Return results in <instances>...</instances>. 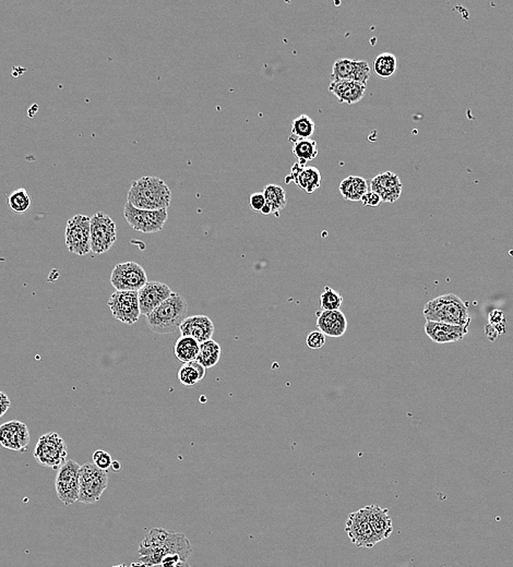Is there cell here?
<instances>
[{
    "label": "cell",
    "instance_id": "obj_1",
    "mask_svg": "<svg viewBox=\"0 0 513 567\" xmlns=\"http://www.w3.org/2000/svg\"><path fill=\"white\" fill-rule=\"evenodd\" d=\"M138 553L139 562L133 563L131 567L160 566L163 558L172 554H177L181 561L187 562L193 553V546L184 533L154 528L142 540Z\"/></svg>",
    "mask_w": 513,
    "mask_h": 567
},
{
    "label": "cell",
    "instance_id": "obj_2",
    "mask_svg": "<svg viewBox=\"0 0 513 567\" xmlns=\"http://www.w3.org/2000/svg\"><path fill=\"white\" fill-rule=\"evenodd\" d=\"M172 193L164 180L154 176H146L131 183L127 202L140 210H168Z\"/></svg>",
    "mask_w": 513,
    "mask_h": 567
},
{
    "label": "cell",
    "instance_id": "obj_3",
    "mask_svg": "<svg viewBox=\"0 0 513 567\" xmlns=\"http://www.w3.org/2000/svg\"><path fill=\"white\" fill-rule=\"evenodd\" d=\"M188 304L181 294L173 292L172 296L146 315V325L156 334H173L179 331L181 323L187 317Z\"/></svg>",
    "mask_w": 513,
    "mask_h": 567
},
{
    "label": "cell",
    "instance_id": "obj_4",
    "mask_svg": "<svg viewBox=\"0 0 513 567\" xmlns=\"http://www.w3.org/2000/svg\"><path fill=\"white\" fill-rule=\"evenodd\" d=\"M424 317L430 322L451 325H469V304L454 294L442 295L428 301L424 307Z\"/></svg>",
    "mask_w": 513,
    "mask_h": 567
},
{
    "label": "cell",
    "instance_id": "obj_5",
    "mask_svg": "<svg viewBox=\"0 0 513 567\" xmlns=\"http://www.w3.org/2000/svg\"><path fill=\"white\" fill-rule=\"evenodd\" d=\"M108 486V475L94 464H84L80 469L79 502L94 504L102 498Z\"/></svg>",
    "mask_w": 513,
    "mask_h": 567
},
{
    "label": "cell",
    "instance_id": "obj_6",
    "mask_svg": "<svg viewBox=\"0 0 513 567\" xmlns=\"http://www.w3.org/2000/svg\"><path fill=\"white\" fill-rule=\"evenodd\" d=\"M33 455L40 465L59 469L67 461V444L57 433H46L39 439Z\"/></svg>",
    "mask_w": 513,
    "mask_h": 567
},
{
    "label": "cell",
    "instance_id": "obj_7",
    "mask_svg": "<svg viewBox=\"0 0 513 567\" xmlns=\"http://www.w3.org/2000/svg\"><path fill=\"white\" fill-rule=\"evenodd\" d=\"M123 215L128 224L136 232L143 234H154L161 232L168 220V210H140L131 205L129 202L123 206Z\"/></svg>",
    "mask_w": 513,
    "mask_h": 567
},
{
    "label": "cell",
    "instance_id": "obj_8",
    "mask_svg": "<svg viewBox=\"0 0 513 567\" xmlns=\"http://www.w3.org/2000/svg\"><path fill=\"white\" fill-rule=\"evenodd\" d=\"M117 240V227L114 220L103 212L91 218V251L103 255L112 248Z\"/></svg>",
    "mask_w": 513,
    "mask_h": 567
},
{
    "label": "cell",
    "instance_id": "obj_9",
    "mask_svg": "<svg viewBox=\"0 0 513 567\" xmlns=\"http://www.w3.org/2000/svg\"><path fill=\"white\" fill-rule=\"evenodd\" d=\"M80 469L81 466L77 461L68 459L57 472L55 482L57 496L66 506L75 504L79 500Z\"/></svg>",
    "mask_w": 513,
    "mask_h": 567
},
{
    "label": "cell",
    "instance_id": "obj_10",
    "mask_svg": "<svg viewBox=\"0 0 513 567\" xmlns=\"http://www.w3.org/2000/svg\"><path fill=\"white\" fill-rule=\"evenodd\" d=\"M148 282L146 271L137 262L117 264L111 275V284L118 292H139Z\"/></svg>",
    "mask_w": 513,
    "mask_h": 567
},
{
    "label": "cell",
    "instance_id": "obj_11",
    "mask_svg": "<svg viewBox=\"0 0 513 567\" xmlns=\"http://www.w3.org/2000/svg\"><path fill=\"white\" fill-rule=\"evenodd\" d=\"M66 245L69 252L77 255H86L91 251V218L86 215L73 216L66 227Z\"/></svg>",
    "mask_w": 513,
    "mask_h": 567
},
{
    "label": "cell",
    "instance_id": "obj_12",
    "mask_svg": "<svg viewBox=\"0 0 513 567\" xmlns=\"http://www.w3.org/2000/svg\"><path fill=\"white\" fill-rule=\"evenodd\" d=\"M345 531L351 539L352 543L355 544L358 548L372 549L378 542H380L372 531L364 507L357 512L350 514L349 519L346 521Z\"/></svg>",
    "mask_w": 513,
    "mask_h": 567
},
{
    "label": "cell",
    "instance_id": "obj_13",
    "mask_svg": "<svg viewBox=\"0 0 513 567\" xmlns=\"http://www.w3.org/2000/svg\"><path fill=\"white\" fill-rule=\"evenodd\" d=\"M108 307L113 317L127 325L138 322L140 315L139 298L138 292H116L112 294L108 300Z\"/></svg>",
    "mask_w": 513,
    "mask_h": 567
},
{
    "label": "cell",
    "instance_id": "obj_14",
    "mask_svg": "<svg viewBox=\"0 0 513 567\" xmlns=\"http://www.w3.org/2000/svg\"><path fill=\"white\" fill-rule=\"evenodd\" d=\"M370 65L366 61L341 58L335 61L331 73V82L353 81L367 86L370 78Z\"/></svg>",
    "mask_w": 513,
    "mask_h": 567
},
{
    "label": "cell",
    "instance_id": "obj_15",
    "mask_svg": "<svg viewBox=\"0 0 513 567\" xmlns=\"http://www.w3.org/2000/svg\"><path fill=\"white\" fill-rule=\"evenodd\" d=\"M30 440L28 426L24 422L11 420L0 426V444L5 449L24 453Z\"/></svg>",
    "mask_w": 513,
    "mask_h": 567
},
{
    "label": "cell",
    "instance_id": "obj_16",
    "mask_svg": "<svg viewBox=\"0 0 513 567\" xmlns=\"http://www.w3.org/2000/svg\"><path fill=\"white\" fill-rule=\"evenodd\" d=\"M173 292L170 286L161 282H148L146 285L138 292L139 298L140 313L148 315L168 300L172 296Z\"/></svg>",
    "mask_w": 513,
    "mask_h": 567
},
{
    "label": "cell",
    "instance_id": "obj_17",
    "mask_svg": "<svg viewBox=\"0 0 513 567\" xmlns=\"http://www.w3.org/2000/svg\"><path fill=\"white\" fill-rule=\"evenodd\" d=\"M215 327L212 320L207 315H197L187 317L179 327L183 337H191L197 340L198 343H205L212 339Z\"/></svg>",
    "mask_w": 513,
    "mask_h": 567
},
{
    "label": "cell",
    "instance_id": "obj_18",
    "mask_svg": "<svg viewBox=\"0 0 513 567\" xmlns=\"http://www.w3.org/2000/svg\"><path fill=\"white\" fill-rule=\"evenodd\" d=\"M321 180L322 177L318 168L311 166L303 167L298 163H295L290 168V175L285 178L288 185L294 183L308 195H313L315 191L318 190Z\"/></svg>",
    "mask_w": 513,
    "mask_h": 567
},
{
    "label": "cell",
    "instance_id": "obj_19",
    "mask_svg": "<svg viewBox=\"0 0 513 567\" xmlns=\"http://www.w3.org/2000/svg\"><path fill=\"white\" fill-rule=\"evenodd\" d=\"M469 325H451L447 323H425V333L430 339L437 344L455 343L463 339L469 331Z\"/></svg>",
    "mask_w": 513,
    "mask_h": 567
},
{
    "label": "cell",
    "instance_id": "obj_20",
    "mask_svg": "<svg viewBox=\"0 0 513 567\" xmlns=\"http://www.w3.org/2000/svg\"><path fill=\"white\" fill-rule=\"evenodd\" d=\"M402 185L399 176L395 173L386 172L379 174L370 181V190L378 193L382 202L395 203L401 197Z\"/></svg>",
    "mask_w": 513,
    "mask_h": 567
},
{
    "label": "cell",
    "instance_id": "obj_21",
    "mask_svg": "<svg viewBox=\"0 0 513 567\" xmlns=\"http://www.w3.org/2000/svg\"><path fill=\"white\" fill-rule=\"evenodd\" d=\"M317 327L327 337H342L347 330V320L341 310L317 312Z\"/></svg>",
    "mask_w": 513,
    "mask_h": 567
},
{
    "label": "cell",
    "instance_id": "obj_22",
    "mask_svg": "<svg viewBox=\"0 0 513 567\" xmlns=\"http://www.w3.org/2000/svg\"><path fill=\"white\" fill-rule=\"evenodd\" d=\"M372 531L379 541L388 539L393 533V523L388 509H382L378 505H368L364 507Z\"/></svg>",
    "mask_w": 513,
    "mask_h": 567
},
{
    "label": "cell",
    "instance_id": "obj_23",
    "mask_svg": "<svg viewBox=\"0 0 513 567\" xmlns=\"http://www.w3.org/2000/svg\"><path fill=\"white\" fill-rule=\"evenodd\" d=\"M367 86L353 81H335L329 84V92L337 98L341 104L353 105L364 98Z\"/></svg>",
    "mask_w": 513,
    "mask_h": 567
},
{
    "label": "cell",
    "instance_id": "obj_24",
    "mask_svg": "<svg viewBox=\"0 0 513 567\" xmlns=\"http://www.w3.org/2000/svg\"><path fill=\"white\" fill-rule=\"evenodd\" d=\"M340 193L347 201L357 202L368 191L367 181L360 176H349L340 183Z\"/></svg>",
    "mask_w": 513,
    "mask_h": 567
},
{
    "label": "cell",
    "instance_id": "obj_25",
    "mask_svg": "<svg viewBox=\"0 0 513 567\" xmlns=\"http://www.w3.org/2000/svg\"><path fill=\"white\" fill-rule=\"evenodd\" d=\"M293 143V154L298 160V164L306 167L307 163L318 156L317 142L311 139L290 140Z\"/></svg>",
    "mask_w": 513,
    "mask_h": 567
},
{
    "label": "cell",
    "instance_id": "obj_26",
    "mask_svg": "<svg viewBox=\"0 0 513 567\" xmlns=\"http://www.w3.org/2000/svg\"><path fill=\"white\" fill-rule=\"evenodd\" d=\"M221 354L222 348L220 344L216 343L215 340L210 339L200 344L199 354L195 360L203 364L205 369L213 368L220 362Z\"/></svg>",
    "mask_w": 513,
    "mask_h": 567
},
{
    "label": "cell",
    "instance_id": "obj_27",
    "mask_svg": "<svg viewBox=\"0 0 513 567\" xmlns=\"http://www.w3.org/2000/svg\"><path fill=\"white\" fill-rule=\"evenodd\" d=\"M200 344L197 340L191 337H181L177 339L175 344L174 352L179 362H195L199 354Z\"/></svg>",
    "mask_w": 513,
    "mask_h": 567
},
{
    "label": "cell",
    "instance_id": "obj_28",
    "mask_svg": "<svg viewBox=\"0 0 513 567\" xmlns=\"http://www.w3.org/2000/svg\"><path fill=\"white\" fill-rule=\"evenodd\" d=\"M177 377L181 384L185 387H193L205 377V368L197 360L187 362L179 369Z\"/></svg>",
    "mask_w": 513,
    "mask_h": 567
},
{
    "label": "cell",
    "instance_id": "obj_29",
    "mask_svg": "<svg viewBox=\"0 0 513 567\" xmlns=\"http://www.w3.org/2000/svg\"><path fill=\"white\" fill-rule=\"evenodd\" d=\"M263 195L265 198V203L271 209L272 214L279 215V212L283 210L288 204L285 190L281 185H273V183L265 185Z\"/></svg>",
    "mask_w": 513,
    "mask_h": 567
},
{
    "label": "cell",
    "instance_id": "obj_30",
    "mask_svg": "<svg viewBox=\"0 0 513 567\" xmlns=\"http://www.w3.org/2000/svg\"><path fill=\"white\" fill-rule=\"evenodd\" d=\"M397 56L391 53H382L377 56L374 61V72L380 79H390L397 71Z\"/></svg>",
    "mask_w": 513,
    "mask_h": 567
},
{
    "label": "cell",
    "instance_id": "obj_31",
    "mask_svg": "<svg viewBox=\"0 0 513 567\" xmlns=\"http://www.w3.org/2000/svg\"><path fill=\"white\" fill-rule=\"evenodd\" d=\"M316 130V123L308 115L303 113L292 121V135L288 140L310 139Z\"/></svg>",
    "mask_w": 513,
    "mask_h": 567
},
{
    "label": "cell",
    "instance_id": "obj_32",
    "mask_svg": "<svg viewBox=\"0 0 513 567\" xmlns=\"http://www.w3.org/2000/svg\"><path fill=\"white\" fill-rule=\"evenodd\" d=\"M8 206L14 213H26L31 206V198L24 188L12 191L8 195Z\"/></svg>",
    "mask_w": 513,
    "mask_h": 567
},
{
    "label": "cell",
    "instance_id": "obj_33",
    "mask_svg": "<svg viewBox=\"0 0 513 567\" xmlns=\"http://www.w3.org/2000/svg\"><path fill=\"white\" fill-rule=\"evenodd\" d=\"M343 304V297L329 286H325V292L320 296V306L325 311L340 310Z\"/></svg>",
    "mask_w": 513,
    "mask_h": 567
},
{
    "label": "cell",
    "instance_id": "obj_34",
    "mask_svg": "<svg viewBox=\"0 0 513 567\" xmlns=\"http://www.w3.org/2000/svg\"><path fill=\"white\" fill-rule=\"evenodd\" d=\"M93 464L100 469L107 471L109 468L112 467L113 459L111 456V454L102 451V449H98V451H94Z\"/></svg>",
    "mask_w": 513,
    "mask_h": 567
},
{
    "label": "cell",
    "instance_id": "obj_35",
    "mask_svg": "<svg viewBox=\"0 0 513 567\" xmlns=\"http://www.w3.org/2000/svg\"><path fill=\"white\" fill-rule=\"evenodd\" d=\"M325 340H327V336L318 330V331L311 332L310 334H308L306 344L309 349H321L325 346Z\"/></svg>",
    "mask_w": 513,
    "mask_h": 567
},
{
    "label": "cell",
    "instance_id": "obj_36",
    "mask_svg": "<svg viewBox=\"0 0 513 567\" xmlns=\"http://www.w3.org/2000/svg\"><path fill=\"white\" fill-rule=\"evenodd\" d=\"M360 201L365 206H372V208H376V206L382 203L380 195L372 190H368L367 193H365Z\"/></svg>",
    "mask_w": 513,
    "mask_h": 567
},
{
    "label": "cell",
    "instance_id": "obj_37",
    "mask_svg": "<svg viewBox=\"0 0 513 567\" xmlns=\"http://www.w3.org/2000/svg\"><path fill=\"white\" fill-rule=\"evenodd\" d=\"M249 204H250L251 209L255 212H261V210L265 208V198L263 193H253L249 198Z\"/></svg>",
    "mask_w": 513,
    "mask_h": 567
},
{
    "label": "cell",
    "instance_id": "obj_38",
    "mask_svg": "<svg viewBox=\"0 0 513 567\" xmlns=\"http://www.w3.org/2000/svg\"><path fill=\"white\" fill-rule=\"evenodd\" d=\"M10 407H11V402H10L9 396L4 392H0V418L3 417Z\"/></svg>",
    "mask_w": 513,
    "mask_h": 567
},
{
    "label": "cell",
    "instance_id": "obj_39",
    "mask_svg": "<svg viewBox=\"0 0 513 567\" xmlns=\"http://www.w3.org/2000/svg\"><path fill=\"white\" fill-rule=\"evenodd\" d=\"M181 562V556H177V554H172V556H168L163 558L160 567H177V565Z\"/></svg>",
    "mask_w": 513,
    "mask_h": 567
},
{
    "label": "cell",
    "instance_id": "obj_40",
    "mask_svg": "<svg viewBox=\"0 0 513 567\" xmlns=\"http://www.w3.org/2000/svg\"><path fill=\"white\" fill-rule=\"evenodd\" d=\"M112 468L115 472H119L121 471V468H123V466H121V464L119 463L118 461H113Z\"/></svg>",
    "mask_w": 513,
    "mask_h": 567
},
{
    "label": "cell",
    "instance_id": "obj_41",
    "mask_svg": "<svg viewBox=\"0 0 513 567\" xmlns=\"http://www.w3.org/2000/svg\"><path fill=\"white\" fill-rule=\"evenodd\" d=\"M261 213H263V215H269V214H272L271 209H270L267 204H265V208L261 210Z\"/></svg>",
    "mask_w": 513,
    "mask_h": 567
},
{
    "label": "cell",
    "instance_id": "obj_42",
    "mask_svg": "<svg viewBox=\"0 0 513 567\" xmlns=\"http://www.w3.org/2000/svg\"><path fill=\"white\" fill-rule=\"evenodd\" d=\"M177 567H193V566H191V565L189 564L188 562H184V561H181V562L179 563L178 565H177Z\"/></svg>",
    "mask_w": 513,
    "mask_h": 567
},
{
    "label": "cell",
    "instance_id": "obj_43",
    "mask_svg": "<svg viewBox=\"0 0 513 567\" xmlns=\"http://www.w3.org/2000/svg\"><path fill=\"white\" fill-rule=\"evenodd\" d=\"M113 567H129V566H127V565L126 564H119V565H115V566Z\"/></svg>",
    "mask_w": 513,
    "mask_h": 567
},
{
    "label": "cell",
    "instance_id": "obj_44",
    "mask_svg": "<svg viewBox=\"0 0 513 567\" xmlns=\"http://www.w3.org/2000/svg\"><path fill=\"white\" fill-rule=\"evenodd\" d=\"M154 567H156V566H154Z\"/></svg>",
    "mask_w": 513,
    "mask_h": 567
}]
</instances>
